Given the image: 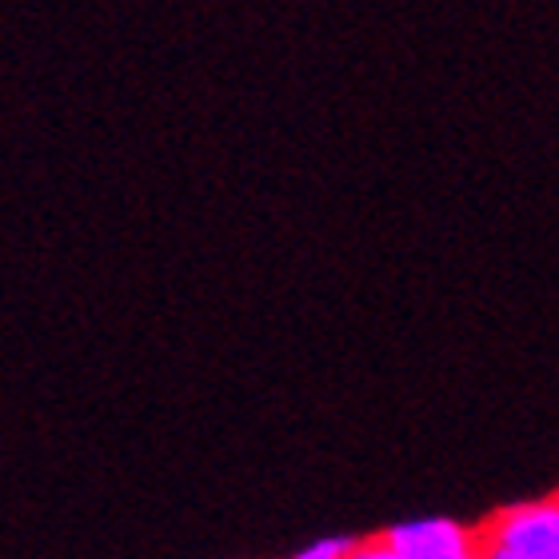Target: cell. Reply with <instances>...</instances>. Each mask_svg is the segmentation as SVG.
Here are the masks:
<instances>
[{
	"label": "cell",
	"instance_id": "6da1fadb",
	"mask_svg": "<svg viewBox=\"0 0 559 559\" xmlns=\"http://www.w3.org/2000/svg\"><path fill=\"white\" fill-rule=\"evenodd\" d=\"M476 539L539 559H559V496L544 503H515V508L488 515L476 527Z\"/></svg>",
	"mask_w": 559,
	"mask_h": 559
},
{
	"label": "cell",
	"instance_id": "7a4b0ae2",
	"mask_svg": "<svg viewBox=\"0 0 559 559\" xmlns=\"http://www.w3.org/2000/svg\"><path fill=\"white\" fill-rule=\"evenodd\" d=\"M384 544L404 559H479L476 536L452 520H419V524H400L384 532Z\"/></svg>",
	"mask_w": 559,
	"mask_h": 559
},
{
	"label": "cell",
	"instance_id": "3957f363",
	"mask_svg": "<svg viewBox=\"0 0 559 559\" xmlns=\"http://www.w3.org/2000/svg\"><path fill=\"white\" fill-rule=\"evenodd\" d=\"M348 559H404L392 544H384V539H360V544H352Z\"/></svg>",
	"mask_w": 559,
	"mask_h": 559
},
{
	"label": "cell",
	"instance_id": "277c9868",
	"mask_svg": "<svg viewBox=\"0 0 559 559\" xmlns=\"http://www.w3.org/2000/svg\"><path fill=\"white\" fill-rule=\"evenodd\" d=\"M352 548V539H324V544H316V548L300 551L296 559H344Z\"/></svg>",
	"mask_w": 559,
	"mask_h": 559
},
{
	"label": "cell",
	"instance_id": "5b68a950",
	"mask_svg": "<svg viewBox=\"0 0 559 559\" xmlns=\"http://www.w3.org/2000/svg\"><path fill=\"white\" fill-rule=\"evenodd\" d=\"M472 536H476V532H472ZM476 551H479V559H539V556H527V551L500 548V544H479V539H476Z\"/></svg>",
	"mask_w": 559,
	"mask_h": 559
},
{
	"label": "cell",
	"instance_id": "8992f818",
	"mask_svg": "<svg viewBox=\"0 0 559 559\" xmlns=\"http://www.w3.org/2000/svg\"><path fill=\"white\" fill-rule=\"evenodd\" d=\"M348 551H352V548H348ZM344 559H348V556H344Z\"/></svg>",
	"mask_w": 559,
	"mask_h": 559
}]
</instances>
